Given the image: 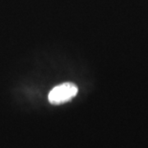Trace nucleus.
Here are the masks:
<instances>
[{
    "instance_id": "f257e3e1",
    "label": "nucleus",
    "mask_w": 148,
    "mask_h": 148,
    "mask_svg": "<svg viewBox=\"0 0 148 148\" xmlns=\"http://www.w3.org/2000/svg\"><path fill=\"white\" fill-rule=\"evenodd\" d=\"M78 92L77 86L72 82H65L53 87L49 94V101L53 105H60L71 101Z\"/></svg>"
}]
</instances>
